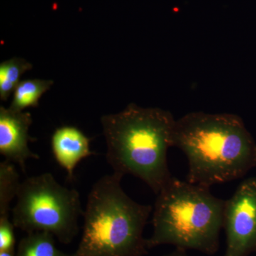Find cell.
<instances>
[{"mask_svg": "<svg viewBox=\"0 0 256 256\" xmlns=\"http://www.w3.org/2000/svg\"><path fill=\"white\" fill-rule=\"evenodd\" d=\"M173 146L188 158L186 181L207 188L240 178L256 164L255 142L236 114H185L176 120Z\"/></svg>", "mask_w": 256, "mask_h": 256, "instance_id": "obj_1", "label": "cell"}, {"mask_svg": "<svg viewBox=\"0 0 256 256\" xmlns=\"http://www.w3.org/2000/svg\"><path fill=\"white\" fill-rule=\"evenodd\" d=\"M100 122L106 160L114 172L140 178L158 195L173 176L168 163L176 122L171 112L130 104L121 112L102 116Z\"/></svg>", "mask_w": 256, "mask_h": 256, "instance_id": "obj_2", "label": "cell"}, {"mask_svg": "<svg viewBox=\"0 0 256 256\" xmlns=\"http://www.w3.org/2000/svg\"><path fill=\"white\" fill-rule=\"evenodd\" d=\"M122 176L112 173L98 180L84 210L80 244L72 256H142L148 248L143 232L152 210L128 196Z\"/></svg>", "mask_w": 256, "mask_h": 256, "instance_id": "obj_3", "label": "cell"}, {"mask_svg": "<svg viewBox=\"0 0 256 256\" xmlns=\"http://www.w3.org/2000/svg\"><path fill=\"white\" fill-rule=\"evenodd\" d=\"M210 188L172 176L156 197L148 247L172 245L181 252H216L225 201Z\"/></svg>", "mask_w": 256, "mask_h": 256, "instance_id": "obj_4", "label": "cell"}, {"mask_svg": "<svg viewBox=\"0 0 256 256\" xmlns=\"http://www.w3.org/2000/svg\"><path fill=\"white\" fill-rule=\"evenodd\" d=\"M12 210L14 227L28 234L47 232L64 244L78 232L84 214L78 191L62 186L50 173L28 178L21 183Z\"/></svg>", "mask_w": 256, "mask_h": 256, "instance_id": "obj_5", "label": "cell"}, {"mask_svg": "<svg viewBox=\"0 0 256 256\" xmlns=\"http://www.w3.org/2000/svg\"><path fill=\"white\" fill-rule=\"evenodd\" d=\"M224 256H248L256 250V178H249L225 201Z\"/></svg>", "mask_w": 256, "mask_h": 256, "instance_id": "obj_6", "label": "cell"}, {"mask_svg": "<svg viewBox=\"0 0 256 256\" xmlns=\"http://www.w3.org/2000/svg\"><path fill=\"white\" fill-rule=\"evenodd\" d=\"M32 124L30 112L0 107V154L5 160L20 165L23 172H26L28 159H40L28 148V142L32 140L28 134Z\"/></svg>", "mask_w": 256, "mask_h": 256, "instance_id": "obj_7", "label": "cell"}, {"mask_svg": "<svg viewBox=\"0 0 256 256\" xmlns=\"http://www.w3.org/2000/svg\"><path fill=\"white\" fill-rule=\"evenodd\" d=\"M90 140L78 128L62 126L52 134V150L56 161L66 171L69 180L74 178L78 163L94 154L90 149Z\"/></svg>", "mask_w": 256, "mask_h": 256, "instance_id": "obj_8", "label": "cell"}, {"mask_svg": "<svg viewBox=\"0 0 256 256\" xmlns=\"http://www.w3.org/2000/svg\"><path fill=\"white\" fill-rule=\"evenodd\" d=\"M53 84L52 80L42 79L22 80L15 88L9 108L20 112L28 108L37 107L42 96L50 90Z\"/></svg>", "mask_w": 256, "mask_h": 256, "instance_id": "obj_9", "label": "cell"}, {"mask_svg": "<svg viewBox=\"0 0 256 256\" xmlns=\"http://www.w3.org/2000/svg\"><path fill=\"white\" fill-rule=\"evenodd\" d=\"M16 256H72L57 248L54 236L47 232L28 234L18 244Z\"/></svg>", "mask_w": 256, "mask_h": 256, "instance_id": "obj_10", "label": "cell"}, {"mask_svg": "<svg viewBox=\"0 0 256 256\" xmlns=\"http://www.w3.org/2000/svg\"><path fill=\"white\" fill-rule=\"evenodd\" d=\"M32 65L28 60L13 57L0 64V99L6 101L20 82L25 72L31 70Z\"/></svg>", "mask_w": 256, "mask_h": 256, "instance_id": "obj_11", "label": "cell"}, {"mask_svg": "<svg viewBox=\"0 0 256 256\" xmlns=\"http://www.w3.org/2000/svg\"><path fill=\"white\" fill-rule=\"evenodd\" d=\"M21 183L12 162L4 160L0 163V217L9 216L10 206L18 196Z\"/></svg>", "mask_w": 256, "mask_h": 256, "instance_id": "obj_12", "label": "cell"}, {"mask_svg": "<svg viewBox=\"0 0 256 256\" xmlns=\"http://www.w3.org/2000/svg\"><path fill=\"white\" fill-rule=\"evenodd\" d=\"M14 226L9 216L0 217V252L14 250Z\"/></svg>", "mask_w": 256, "mask_h": 256, "instance_id": "obj_13", "label": "cell"}, {"mask_svg": "<svg viewBox=\"0 0 256 256\" xmlns=\"http://www.w3.org/2000/svg\"><path fill=\"white\" fill-rule=\"evenodd\" d=\"M0 256H15L14 250H6V252H0Z\"/></svg>", "mask_w": 256, "mask_h": 256, "instance_id": "obj_14", "label": "cell"}, {"mask_svg": "<svg viewBox=\"0 0 256 256\" xmlns=\"http://www.w3.org/2000/svg\"><path fill=\"white\" fill-rule=\"evenodd\" d=\"M168 256H186V255H184V254H182L181 252H180V250H178V252H174V254H170V255Z\"/></svg>", "mask_w": 256, "mask_h": 256, "instance_id": "obj_15", "label": "cell"}]
</instances>
